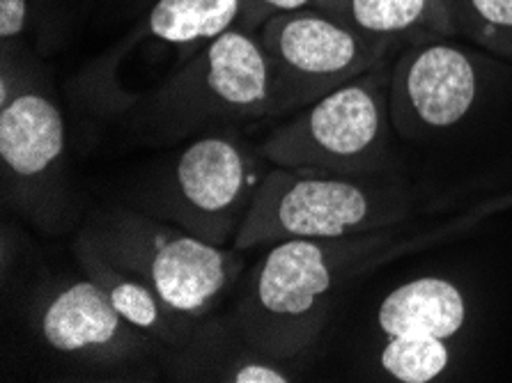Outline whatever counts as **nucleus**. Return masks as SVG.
Returning <instances> with one entry per match:
<instances>
[{
  "mask_svg": "<svg viewBox=\"0 0 512 383\" xmlns=\"http://www.w3.org/2000/svg\"><path fill=\"white\" fill-rule=\"evenodd\" d=\"M258 37L274 72L276 117L301 111L400 51L384 39L356 33L313 5L276 14Z\"/></svg>",
  "mask_w": 512,
  "mask_h": 383,
  "instance_id": "obj_8",
  "label": "nucleus"
},
{
  "mask_svg": "<svg viewBox=\"0 0 512 383\" xmlns=\"http://www.w3.org/2000/svg\"><path fill=\"white\" fill-rule=\"evenodd\" d=\"M0 159L7 205L49 234L74 223L65 120L44 67L19 46L0 58Z\"/></svg>",
  "mask_w": 512,
  "mask_h": 383,
  "instance_id": "obj_4",
  "label": "nucleus"
},
{
  "mask_svg": "<svg viewBox=\"0 0 512 383\" xmlns=\"http://www.w3.org/2000/svg\"><path fill=\"white\" fill-rule=\"evenodd\" d=\"M28 0H0V37L3 46H14L26 33Z\"/></svg>",
  "mask_w": 512,
  "mask_h": 383,
  "instance_id": "obj_17",
  "label": "nucleus"
},
{
  "mask_svg": "<svg viewBox=\"0 0 512 383\" xmlns=\"http://www.w3.org/2000/svg\"><path fill=\"white\" fill-rule=\"evenodd\" d=\"M310 5H313V0H242V21H239V28L258 33L265 26V21L276 17V14L294 12Z\"/></svg>",
  "mask_w": 512,
  "mask_h": 383,
  "instance_id": "obj_16",
  "label": "nucleus"
},
{
  "mask_svg": "<svg viewBox=\"0 0 512 383\" xmlns=\"http://www.w3.org/2000/svg\"><path fill=\"white\" fill-rule=\"evenodd\" d=\"M74 255L85 276L104 289L108 301L129 324L141 328L164 349L184 351L191 345L198 333L196 319L170 308L150 285L136 278L134 273L115 267L108 257L81 237L74 241Z\"/></svg>",
  "mask_w": 512,
  "mask_h": 383,
  "instance_id": "obj_12",
  "label": "nucleus"
},
{
  "mask_svg": "<svg viewBox=\"0 0 512 383\" xmlns=\"http://www.w3.org/2000/svg\"><path fill=\"white\" fill-rule=\"evenodd\" d=\"M457 37L512 60V0H446Z\"/></svg>",
  "mask_w": 512,
  "mask_h": 383,
  "instance_id": "obj_15",
  "label": "nucleus"
},
{
  "mask_svg": "<svg viewBox=\"0 0 512 383\" xmlns=\"http://www.w3.org/2000/svg\"><path fill=\"white\" fill-rule=\"evenodd\" d=\"M269 166L235 127H221L177 152L129 205L226 248L251 211Z\"/></svg>",
  "mask_w": 512,
  "mask_h": 383,
  "instance_id": "obj_7",
  "label": "nucleus"
},
{
  "mask_svg": "<svg viewBox=\"0 0 512 383\" xmlns=\"http://www.w3.org/2000/svg\"><path fill=\"white\" fill-rule=\"evenodd\" d=\"M395 228L269 246L237 301L235 328L246 347L281 363L306 351L327 326L338 289L382 262L384 250H398Z\"/></svg>",
  "mask_w": 512,
  "mask_h": 383,
  "instance_id": "obj_1",
  "label": "nucleus"
},
{
  "mask_svg": "<svg viewBox=\"0 0 512 383\" xmlns=\"http://www.w3.org/2000/svg\"><path fill=\"white\" fill-rule=\"evenodd\" d=\"M313 7L356 33L400 49L455 37L446 0H313Z\"/></svg>",
  "mask_w": 512,
  "mask_h": 383,
  "instance_id": "obj_13",
  "label": "nucleus"
},
{
  "mask_svg": "<svg viewBox=\"0 0 512 383\" xmlns=\"http://www.w3.org/2000/svg\"><path fill=\"white\" fill-rule=\"evenodd\" d=\"M485 74L487 60L448 37L402 49L389 88L395 134L418 143L460 127L483 97Z\"/></svg>",
  "mask_w": 512,
  "mask_h": 383,
  "instance_id": "obj_9",
  "label": "nucleus"
},
{
  "mask_svg": "<svg viewBox=\"0 0 512 383\" xmlns=\"http://www.w3.org/2000/svg\"><path fill=\"white\" fill-rule=\"evenodd\" d=\"M239 21L242 0H154L143 26L136 28L111 58L118 62L141 37H154L175 46L207 44L237 28Z\"/></svg>",
  "mask_w": 512,
  "mask_h": 383,
  "instance_id": "obj_14",
  "label": "nucleus"
},
{
  "mask_svg": "<svg viewBox=\"0 0 512 383\" xmlns=\"http://www.w3.org/2000/svg\"><path fill=\"white\" fill-rule=\"evenodd\" d=\"M418 191L400 170L343 173L274 166L262 179L232 246L253 250L287 239H331L402 225Z\"/></svg>",
  "mask_w": 512,
  "mask_h": 383,
  "instance_id": "obj_2",
  "label": "nucleus"
},
{
  "mask_svg": "<svg viewBox=\"0 0 512 383\" xmlns=\"http://www.w3.org/2000/svg\"><path fill=\"white\" fill-rule=\"evenodd\" d=\"M467 322L462 289L446 278H416L395 287L377 312L386 335L379 356L384 372L402 383H430L451 365L446 342Z\"/></svg>",
  "mask_w": 512,
  "mask_h": 383,
  "instance_id": "obj_10",
  "label": "nucleus"
},
{
  "mask_svg": "<svg viewBox=\"0 0 512 383\" xmlns=\"http://www.w3.org/2000/svg\"><path fill=\"white\" fill-rule=\"evenodd\" d=\"M33 328L60 356L81 363L120 365L152 354L157 342L129 324L92 278L51 283L30 303Z\"/></svg>",
  "mask_w": 512,
  "mask_h": 383,
  "instance_id": "obj_11",
  "label": "nucleus"
},
{
  "mask_svg": "<svg viewBox=\"0 0 512 383\" xmlns=\"http://www.w3.org/2000/svg\"><path fill=\"white\" fill-rule=\"evenodd\" d=\"M76 237L88 241L115 267L134 273L170 308L207 317L235 283L239 257L180 225L131 205H111L88 218Z\"/></svg>",
  "mask_w": 512,
  "mask_h": 383,
  "instance_id": "obj_5",
  "label": "nucleus"
},
{
  "mask_svg": "<svg viewBox=\"0 0 512 383\" xmlns=\"http://www.w3.org/2000/svg\"><path fill=\"white\" fill-rule=\"evenodd\" d=\"M391 69L393 56L301 108L258 145L262 159L271 166L343 173L400 170L393 154Z\"/></svg>",
  "mask_w": 512,
  "mask_h": 383,
  "instance_id": "obj_6",
  "label": "nucleus"
},
{
  "mask_svg": "<svg viewBox=\"0 0 512 383\" xmlns=\"http://www.w3.org/2000/svg\"><path fill=\"white\" fill-rule=\"evenodd\" d=\"M276 117L271 60L258 33L232 28L200 46L152 95L131 106V127L145 143Z\"/></svg>",
  "mask_w": 512,
  "mask_h": 383,
  "instance_id": "obj_3",
  "label": "nucleus"
}]
</instances>
